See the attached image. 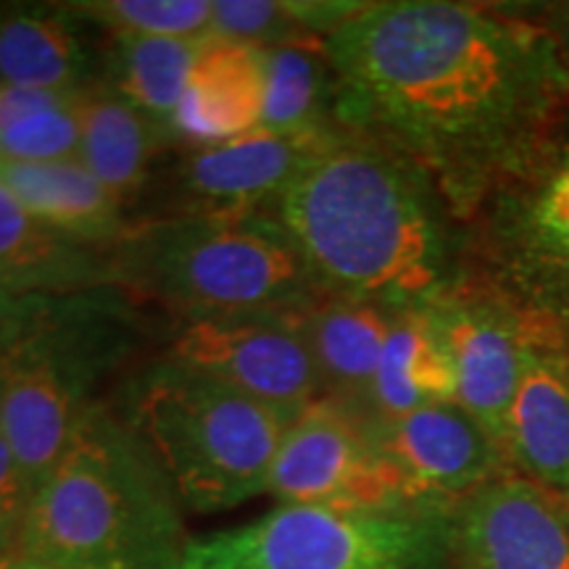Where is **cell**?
<instances>
[{
  "label": "cell",
  "instance_id": "cell-1",
  "mask_svg": "<svg viewBox=\"0 0 569 569\" xmlns=\"http://www.w3.org/2000/svg\"><path fill=\"white\" fill-rule=\"evenodd\" d=\"M336 122L407 156L461 224L569 119V67L525 11L365 3L325 38Z\"/></svg>",
  "mask_w": 569,
  "mask_h": 569
},
{
  "label": "cell",
  "instance_id": "cell-2",
  "mask_svg": "<svg viewBox=\"0 0 569 569\" xmlns=\"http://www.w3.org/2000/svg\"><path fill=\"white\" fill-rule=\"evenodd\" d=\"M272 217L325 296L425 309L467 280V227L415 161L340 130L277 201Z\"/></svg>",
  "mask_w": 569,
  "mask_h": 569
},
{
  "label": "cell",
  "instance_id": "cell-3",
  "mask_svg": "<svg viewBox=\"0 0 569 569\" xmlns=\"http://www.w3.org/2000/svg\"><path fill=\"white\" fill-rule=\"evenodd\" d=\"M180 509L146 440L96 401L34 490L17 557L53 569H182Z\"/></svg>",
  "mask_w": 569,
  "mask_h": 569
},
{
  "label": "cell",
  "instance_id": "cell-4",
  "mask_svg": "<svg viewBox=\"0 0 569 569\" xmlns=\"http://www.w3.org/2000/svg\"><path fill=\"white\" fill-rule=\"evenodd\" d=\"M122 288L21 298L0 325V430L32 490L67 451L98 380L130 351Z\"/></svg>",
  "mask_w": 569,
  "mask_h": 569
},
{
  "label": "cell",
  "instance_id": "cell-5",
  "mask_svg": "<svg viewBox=\"0 0 569 569\" xmlns=\"http://www.w3.org/2000/svg\"><path fill=\"white\" fill-rule=\"evenodd\" d=\"M113 261L119 288L153 298L182 322L296 315L325 296L272 213L134 224Z\"/></svg>",
  "mask_w": 569,
  "mask_h": 569
},
{
  "label": "cell",
  "instance_id": "cell-6",
  "mask_svg": "<svg viewBox=\"0 0 569 569\" xmlns=\"http://www.w3.org/2000/svg\"><path fill=\"white\" fill-rule=\"evenodd\" d=\"M122 419L159 459L180 503L201 515L267 493L293 422L169 356L134 377Z\"/></svg>",
  "mask_w": 569,
  "mask_h": 569
},
{
  "label": "cell",
  "instance_id": "cell-7",
  "mask_svg": "<svg viewBox=\"0 0 569 569\" xmlns=\"http://www.w3.org/2000/svg\"><path fill=\"white\" fill-rule=\"evenodd\" d=\"M182 569H453L451 511L277 507L190 540Z\"/></svg>",
  "mask_w": 569,
  "mask_h": 569
},
{
  "label": "cell",
  "instance_id": "cell-8",
  "mask_svg": "<svg viewBox=\"0 0 569 569\" xmlns=\"http://www.w3.org/2000/svg\"><path fill=\"white\" fill-rule=\"evenodd\" d=\"M469 277L569 343V119L467 224Z\"/></svg>",
  "mask_w": 569,
  "mask_h": 569
},
{
  "label": "cell",
  "instance_id": "cell-9",
  "mask_svg": "<svg viewBox=\"0 0 569 569\" xmlns=\"http://www.w3.org/2000/svg\"><path fill=\"white\" fill-rule=\"evenodd\" d=\"M267 493L280 507H409L377 446L372 417L332 396H322L290 422L269 472Z\"/></svg>",
  "mask_w": 569,
  "mask_h": 569
},
{
  "label": "cell",
  "instance_id": "cell-10",
  "mask_svg": "<svg viewBox=\"0 0 569 569\" xmlns=\"http://www.w3.org/2000/svg\"><path fill=\"white\" fill-rule=\"evenodd\" d=\"M169 359L211 375L288 419L325 396L317 361L296 315L184 322Z\"/></svg>",
  "mask_w": 569,
  "mask_h": 569
},
{
  "label": "cell",
  "instance_id": "cell-11",
  "mask_svg": "<svg viewBox=\"0 0 569 569\" xmlns=\"http://www.w3.org/2000/svg\"><path fill=\"white\" fill-rule=\"evenodd\" d=\"M425 309L451 359L453 403L478 419L503 448L528 361V322L469 274Z\"/></svg>",
  "mask_w": 569,
  "mask_h": 569
},
{
  "label": "cell",
  "instance_id": "cell-12",
  "mask_svg": "<svg viewBox=\"0 0 569 569\" xmlns=\"http://www.w3.org/2000/svg\"><path fill=\"white\" fill-rule=\"evenodd\" d=\"M372 430L409 507L451 511L461 498L515 472L493 436L453 401L372 419Z\"/></svg>",
  "mask_w": 569,
  "mask_h": 569
},
{
  "label": "cell",
  "instance_id": "cell-13",
  "mask_svg": "<svg viewBox=\"0 0 569 569\" xmlns=\"http://www.w3.org/2000/svg\"><path fill=\"white\" fill-rule=\"evenodd\" d=\"M453 569H569L559 493L509 472L451 509Z\"/></svg>",
  "mask_w": 569,
  "mask_h": 569
},
{
  "label": "cell",
  "instance_id": "cell-14",
  "mask_svg": "<svg viewBox=\"0 0 569 569\" xmlns=\"http://www.w3.org/2000/svg\"><path fill=\"white\" fill-rule=\"evenodd\" d=\"M340 130L282 134L253 130L201 148L172 177L174 217H256L272 213L298 172Z\"/></svg>",
  "mask_w": 569,
  "mask_h": 569
},
{
  "label": "cell",
  "instance_id": "cell-15",
  "mask_svg": "<svg viewBox=\"0 0 569 569\" xmlns=\"http://www.w3.org/2000/svg\"><path fill=\"white\" fill-rule=\"evenodd\" d=\"M528 327V361L503 453L517 475L561 493L569 488V343Z\"/></svg>",
  "mask_w": 569,
  "mask_h": 569
},
{
  "label": "cell",
  "instance_id": "cell-16",
  "mask_svg": "<svg viewBox=\"0 0 569 569\" xmlns=\"http://www.w3.org/2000/svg\"><path fill=\"white\" fill-rule=\"evenodd\" d=\"M0 288L17 298L119 288L113 251L84 246L40 222L0 182Z\"/></svg>",
  "mask_w": 569,
  "mask_h": 569
},
{
  "label": "cell",
  "instance_id": "cell-17",
  "mask_svg": "<svg viewBox=\"0 0 569 569\" xmlns=\"http://www.w3.org/2000/svg\"><path fill=\"white\" fill-rule=\"evenodd\" d=\"M264 109V56L246 42L209 38L190 71L180 109L174 113V140L201 148L222 146L259 130Z\"/></svg>",
  "mask_w": 569,
  "mask_h": 569
},
{
  "label": "cell",
  "instance_id": "cell-18",
  "mask_svg": "<svg viewBox=\"0 0 569 569\" xmlns=\"http://www.w3.org/2000/svg\"><path fill=\"white\" fill-rule=\"evenodd\" d=\"M0 182L30 209L40 222L84 246L113 251L130 232L122 203L88 172L80 159L71 161H9L0 159Z\"/></svg>",
  "mask_w": 569,
  "mask_h": 569
},
{
  "label": "cell",
  "instance_id": "cell-19",
  "mask_svg": "<svg viewBox=\"0 0 569 569\" xmlns=\"http://www.w3.org/2000/svg\"><path fill=\"white\" fill-rule=\"evenodd\" d=\"M393 315L386 306L332 296H322L309 309L298 311V327L317 361L325 396L369 415V390Z\"/></svg>",
  "mask_w": 569,
  "mask_h": 569
},
{
  "label": "cell",
  "instance_id": "cell-20",
  "mask_svg": "<svg viewBox=\"0 0 569 569\" xmlns=\"http://www.w3.org/2000/svg\"><path fill=\"white\" fill-rule=\"evenodd\" d=\"M90 51L69 6L17 9L0 17V84L21 90L82 92Z\"/></svg>",
  "mask_w": 569,
  "mask_h": 569
},
{
  "label": "cell",
  "instance_id": "cell-21",
  "mask_svg": "<svg viewBox=\"0 0 569 569\" xmlns=\"http://www.w3.org/2000/svg\"><path fill=\"white\" fill-rule=\"evenodd\" d=\"M451 359L427 309L393 315L367 411L372 419H396L432 403L453 401Z\"/></svg>",
  "mask_w": 569,
  "mask_h": 569
},
{
  "label": "cell",
  "instance_id": "cell-22",
  "mask_svg": "<svg viewBox=\"0 0 569 569\" xmlns=\"http://www.w3.org/2000/svg\"><path fill=\"white\" fill-rule=\"evenodd\" d=\"M80 161L119 203H130L151 174L161 134L109 84L80 92Z\"/></svg>",
  "mask_w": 569,
  "mask_h": 569
},
{
  "label": "cell",
  "instance_id": "cell-23",
  "mask_svg": "<svg viewBox=\"0 0 569 569\" xmlns=\"http://www.w3.org/2000/svg\"><path fill=\"white\" fill-rule=\"evenodd\" d=\"M206 40L113 38L106 84L146 117L163 142L174 140V113Z\"/></svg>",
  "mask_w": 569,
  "mask_h": 569
},
{
  "label": "cell",
  "instance_id": "cell-24",
  "mask_svg": "<svg viewBox=\"0 0 569 569\" xmlns=\"http://www.w3.org/2000/svg\"><path fill=\"white\" fill-rule=\"evenodd\" d=\"M264 109L259 130L282 134L327 132L336 122V84L325 46L261 48Z\"/></svg>",
  "mask_w": 569,
  "mask_h": 569
},
{
  "label": "cell",
  "instance_id": "cell-25",
  "mask_svg": "<svg viewBox=\"0 0 569 569\" xmlns=\"http://www.w3.org/2000/svg\"><path fill=\"white\" fill-rule=\"evenodd\" d=\"M77 19H90L113 38H211L209 0H101L74 3Z\"/></svg>",
  "mask_w": 569,
  "mask_h": 569
},
{
  "label": "cell",
  "instance_id": "cell-26",
  "mask_svg": "<svg viewBox=\"0 0 569 569\" xmlns=\"http://www.w3.org/2000/svg\"><path fill=\"white\" fill-rule=\"evenodd\" d=\"M80 92L53 109L30 113L0 127V159L71 161L80 159Z\"/></svg>",
  "mask_w": 569,
  "mask_h": 569
},
{
  "label": "cell",
  "instance_id": "cell-27",
  "mask_svg": "<svg viewBox=\"0 0 569 569\" xmlns=\"http://www.w3.org/2000/svg\"><path fill=\"white\" fill-rule=\"evenodd\" d=\"M211 38L246 42L256 48L325 46L303 30L293 3L272 0H219L211 11Z\"/></svg>",
  "mask_w": 569,
  "mask_h": 569
},
{
  "label": "cell",
  "instance_id": "cell-28",
  "mask_svg": "<svg viewBox=\"0 0 569 569\" xmlns=\"http://www.w3.org/2000/svg\"><path fill=\"white\" fill-rule=\"evenodd\" d=\"M34 490L0 430V559L17 557Z\"/></svg>",
  "mask_w": 569,
  "mask_h": 569
},
{
  "label": "cell",
  "instance_id": "cell-29",
  "mask_svg": "<svg viewBox=\"0 0 569 569\" xmlns=\"http://www.w3.org/2000/svg\"><path fill=\"white\" fill-rule=\"evenodd\" d=\"M528 13L553 34V40H557L559 51L565 56L569 67V3L543 6L540 11H528Z\"/></svg>",
  "mask_w": 569,
  "mask_h": 569
},
{
  "label": "cell",
  "instance_id": "cell-30",
  "mask_svg": "<svg viewBox=\"0 0 569 569\" xmlns=\"http://www.w3.org/2000/svg\"><path fill=\"white\" fill-rule=\"evenodd\" d=\"M21 303V298H17L13 293H9L6 288H0V325L9 319L13 311H17V306Z\"/></svg>",
  "mask_w": 569,
  "mask_h": 569
},
{
  "label": "cell",
  "instance_id": "cell-31",
  "mask_svg": "<svg viewBox=\"0 0 569 569\" xmlns=\"http://www.w3.org/2000/svg\"><path fill=\"white\" fill-rule=\"evenodd\" d=\"M0 569H53L40 565V561H30V559H21V557H11V559H0Z\"/></svg>",
  "mask_w": 569,
  "mask_h": 569
},
{
  "label": "cell",
  "instance_id": "cell-32",
  "mask_svg": "<svg viewBox=\"0 0 569 569\" xmlns=\"http://www.w3.org/2000/svg\"><path fill=\"white\" fill-rule=\"evenodd\" d=\"M561 501H565V507H567V511H569V488H565V490H561Z\"/></svg>",
  "mask_w": 569,
  "mask_h": 569
}]
</instances>
